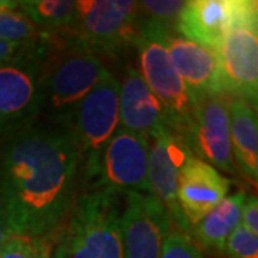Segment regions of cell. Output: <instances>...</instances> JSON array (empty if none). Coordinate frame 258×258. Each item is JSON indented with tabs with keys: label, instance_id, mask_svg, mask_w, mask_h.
<instances>
[{
	"label": "cell",
	"instance_id": "cell-1",
	"mask_svg": "<svg viewBox=\"0 0 258 258\" xmlns=\"http://www.w3.org/2000/svg\"><path fill=\"white\" fill-rule=\"evenodd\" d=\"M79 154L71 126L35 123L0 142V207L13 235H53L76 200Z\"/></svg>",
	"mask_w": 258,
	"mask_h": 258
},
{
	"label": "cell",
	"instance_id": "cell-2",
	"mask_svg": "<svg viewBox=\"0 0 258 258\" xmlns=\"http://www.w3.org/2000/svg\"><path fill=\"white\" fill-rule=\"evenodd\" d=\"M108 74L99 56L72 35H52L42 63L40 116L47 123L72 128L76 108Z\"/></svg>",
	"mask_w": 258,
	"mask_h": 258
},
{
	"label": "cell",
	"instance_id": "cell-3",
	"mask_svg": "<svg viewBox=\"0 0 258 258\" xmlns=\"http://www.w3.org/2000/svg\"><path fill=\"white\" fill-rule=\"evenodd\" d=\"M62 238L68 258H123L119 195L86 189L76 197Z\"/></svg>",
	"mask_w": 258,
	"mask_h": 258
},
{
	"label": "cell",
	"instance_id": "cell-4",
	"mask_svg": "<svg viewBox=\"0 0 258 258\" xmlns=\"http://www.w3.org/2000/svg\"><path fill=\"white\" fill-rule=\"evenodd\" d=\"M25 45L0 63V138L35 125L42 113L40 75L46 43Z\"/></svg>",
	"mask_w": 258,
	"mask_h": 258
},
{
	"label": "cell",
	"instance_id": "cell-5",
	"mask_svg": "<svg viewBox=\"0 0 258 258\" xmlns=\"http://www.w3.org/2000/svg\"><path fill=\"white\" fill-rule=\"evenodd\" d=\"M222 93L257 109L258 3L242 0L232 25L215 50Z\"/></svg>",
	"mask_w": 258,
	"mask_h": 258
},
{
	"label": "cell",
	"instance_id": "cell-6",
	"mask_svg": "<svg viewBox=\"0 0 258 258\" xmlns=\"http://www.w3.org/2000/svg\"><path fill=\"white\" fill-rule=\"evenodd\" d=\"M174 32L148 23H139V72L151 92L162 105L169 119L171 131L185 142L191 125L192 103L186 86L172 68L166 37Z\"/></svg>",
	"mask_w": 258,
	"mask_h": 258
},
{
	"label": "cell",
	"instance_id": "cell-7",
	"mask_svg": "<svg viewBox=\"0 0 258 258\" xmlns=\"http://www.w3.org/2000/svg\"><path fill=\"white\" fill-rule=\"evenodd\" d=\"M119 126V81L109 72L76 108L72 132L79 154V181L89 185L102 152Z\"/></svg>",
	"mask_w": 258,
	"mask_h": 258
},
{
	"label": "cell",
	"instance_id": "cell-8",
	"mask_svg": "<svg viewBox=\"0 0 258 258\" xmlns=\"http://www.w3.org/2000/svg\"><path fill=\"white\" fill-rule=\"evenodd\" d=\"M72 36L92 53L116 56L137 47L139 39L138 2L78 0Z\"/></svg>",
	"mask_w": 258,
	"mask_h": 258
},
{
	"label": "cell",
	"instance_id": "cell-9",
	"mask_svg": "<svg viewBox=\"0 0 258 258\" xmlns=\"http://www.w3.org/2000/svg\"><path fill=\"white\" fill-rule=\"evenodd\" d=\"M148 157L149 138L118 126L102 152L98 174L88 189H103L116 195H152L148 182Z\"/></svg>",
	"mask_w": 258,
	"mask_h": 258
},
{
	"label": "cell",
	"instance_id": "cell-10",
	"mask_svg": "<svg viewBox=\"0 0 258 258\" xmlns=\"http://www.w3.org/2000/svg\"><path fill=\"white\" fill-rule=\"evenodd\" d=\"M228 101L230 98L225 93L191 96L192 115L185 144L195 158L224 172L235 174L237 168L231 154Z\"/></svg>",
	"mask_w": 258,
	"mask_h": 258
},
{
	"label": "cell",
	"instance_id": "cell-11",
	"mask_svg": "<svg viewBox=\"0 0 258 258\" xmlns=\"http://www.w3.org/2000/svg\"><path fill=\"white\" fill-rule=\"evenodd\" d=\"M122 214L123 258H162V244L174 221L154 195L128 192Z\"/></svg>",
	"mask_w": 258,
	"mask_h": 258
},
{
	"label": "cell",
	"instance_id": "cell-12",
	"mask_svg": "<svg viewBox=\"0 0 258 258\" xmlns=\"http://www.w3.org/2000/svg\"><path fill=\"white\" fill-rule=\"evenodd\" d=\"M149 141L148 182L151 186V194L165 207L176 228L191 237V228L185 222L178 205L176 189L179 172L185 161L192 154L184 141L171 129L158 132Z\"/></svg>",
	"mask_w": 258,
	"mask_h": 258
},
{
	"label": "cell",
	"instance_id": "cell-13",
	"mask_svg": "<svg viewBox=\"0 0 258 258\" xmlns=\"http://www.w3.org/2000/svg\"><path fill=\"white\" fill-rule=\"evenodd\" d=\"M228 178L194 155L185 161L178 178L176 200L185 222L192 227L228 197Z\"/></svg>",
	"mask_w": 258,
	"mask_h": 258
},
{
	"label": "cell",
	"instance_id": "cell-14",
	"mask_svg": "<svg viewBox=\"0 0 258 258\" xmlns=\"http://www.w3.org/2000/svg\"><path fill=\"white\" fill-rule=\"evenodd\" d=\"M119 126L149 139L164 129H171L162 105L134 66L126 68L119 82Z\"/></svg>",
	"mask_w": 258,
	"mask_h": 258
},
{
	"label": "cell",
	"instance_id": "cell-15",
	"mask_svg": "<svg viewBox=\"0 0 258 258\" xmlns=\"http://www.w3.org/2000/svg\"><path fill=\"white\" fill-rule=\"evenodd\" d=\"M242 0H191L176 22L179 36L217 50L241 8Z\"/></svg>",
	"mask_w": 258,
	"mask_h": 258
},
{
	"label": "cell",
	"instance_id": "cell-16",
	"mask_svg": "<svg viewBox=\"0 0 258 258\" xmlns=\"http://www.w3.org/2000/svg\"><path fill=\"white\" fill-rule=\"evenodd\" d=\"M172 68L186 86L189 98L195 95L222 93L215 52L174 33L166 37Z\"/></svg>",
	"mask_w": 258,
	"mask_h": 258
},
{
	"label": "cell",
	"instance_id": "cell-17",
	"mask_svg": "<svg viewBox=\"0 0 258 258\" xmlns=\"http://www.w3.org/2000/svg\"><path fill=\"white\" fill-rule=\"evenodd\" d=\"M230 141L234 165L251 184L258 181L257 109L242 99L230 98Z\"/></svg>",
	"mask_w": 258,
	"mask_h": 258
},
{
	"label": "cell",
	"instance_id": "cell-18",
	"mask_svg": "<svg viewBox=\"0 0 258 258\" xmlns=\"http://www.w3.org/2000/svg\"><path fill=\"white\" fill-rule=\"evenodd\" d=\"M245 197L247 194L244 191L225 197L214 210L194 225L191 237L194 235L204 248L222 251L231 232L240 225L241 210Z\"/></svg>",
	"mask_w": 258,
	"mask_h": 258
},
{
	"label": "cell",
	"instance_id": "cell-19",
	"mask_svg": "<svg viewBox=\"0 0 258 258\" xmlns=\"http://www.w3.org/2000/svg\"><path fill=\"white\" fill-rule=\"evenodd\" d=\"M18 8L37 28L50 35H71L78 18L74 0H20Z\"/></svg>",
	"mask_w": 258,
	"mask_h": 258
},
{
	"label": "cell",
	"instance_id": "cell-20",
	"mask_svg": "<svg viewBox=\"0 0 258 258\" xmlns=\"http://www.w3.org/2000/svg\"><path fill=\"white\" fill-rule=\"evenodd\" d=\"M50 36V33L43 32L16 6L0 9V40L30 45L39 43Z\"/></svg>",
	"mask_w": 258,
	"mask_h": 258
},
{
	"label": "cell",
	"instance_id": "cell-21",
	"mask_svg": "<svg viewBox=\"0 0 258 258\" xmlns=\"http://www.w3.org/2000/svg\"><path fill=\"white\" fill-rule=\"evenodd\" d=\"M185 3L182 0H144L138 2V22L175 32Z\"/></svg>",
	"mask_w": 258,
	"mask_h": 258
},
{
	"label": "cell",
	"instance_id": "cell-22",
	"mask_svg": "<svg viewBox=\"0 0 258 258\" xmlns=\"http://www.w3.org/2000/svg\"><path fill=\"white\" fill-rule=\"evenodd\" d=\"M52 235H10L0 248V258H52Z\"/></svg>",
	"mask_w": 258,
	"mask_h": 258
},
{
	"label": "cell",
	"instance_id": "cell-23",
	"mask_svg": "<svg viewBox=\"0 0 258 258\" xmlns=\"http://www.w3.org/2000/svg\"><path fill=\"white\" fill-rule=\"evenodd\" d=\"M162 258H205L195 241L172 225L162 244Z\"/></svg>",
	"mask_w": 258,
	"mask_h": 258
},
{
	"label": "cell",
	"instance_id": "cell-24",
	"mask_svg": "<svg viewBox=\"0 0 258 258\" xmlns=\"http://www.w3.org/2000/svg\"><path fill=\"white\" fill-rule=\"evenodd\" d=\"M222 251L230 258H258V235L240 224L227 238Z\"/></svg>",
	"mask_w": 258,
	"mask_h": 258
},
{
	"label": "cell",
	"instance_id": "cell-25",
	"mask_svg": "<svg viewBox=\"0 0 258 258\" xmlns=\"http://www.w3.org/2000/svg\"><path fill=\"white\" fill-rule=\"evenodd\" d=\"M240 224L258 235V201L255 195H247L241 210Z\"/></svg>",
	"mask_w": 258,
	"mask_h": 258
},
{
	"label": "cell",
	"instance_id": "cell-26",
	"mask_svg": "<svg viewBox=\"0 0 258 258\" xmlns=\"http://www.w3.org/2000/svg\"><path fill=\"white\" fill-rule=\"evenodd\" d=\"M25 45H18V43H9V42H3L0 40V63L8 60L10 57L18 53L19 50Z\"/></svg>",
	"mask_w": 258,
	"mask_h": 258
},
{
	"label": "cell",
	"instance_id": "cell-27",
	"mask_svg": "<svg viewBox=\"0 0 258 258\" xmlns=\"http://www.w3.org/2000/svg\"><path fill=\"white\" fill-rule=\"evenodd\" d=\"M10 235H13L9 230V225H8V220H6V215H5V211L3 208L0 207V248L2 245L8 241Z\"/></svg>",
	"mask_w": 258,
	"mask_h": 258
},
{
	"label": "cell",
	"instance_id": "cell-28",
	"mask_svg": "<svg viewBox=\"0 0 258 258\" xmlns=\"http://www.w3.org/2000/svg\"><path fill=\"white\" fill-rule=\"evenodd\" d=\"M52 258H68L66 249H64L62 242H59V244H57V247H56L55 252H53V257Z\"/></svg>",
	"mask_w": 258,
	"mask_h": 258
},
{
	"label": "cell",
	"instance_id": "cell-29",
	"mask_svg": "<svg viewBox=\"0 0 258 258\" xmlns=\"http://www.w3.org/2000/svg\"><path fill=\"white\" fill-rule=\"evenodd\" d=\"M16 3H18V2H12V0H0V9L16 6Z\"/></svg>",
	"mask_w": 258,
	"mask_h": 258
}]
</instances>
